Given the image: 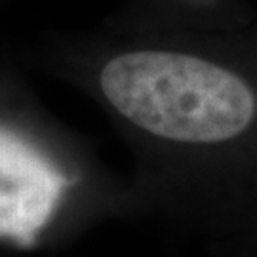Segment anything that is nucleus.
<instances>
[{"mask_svg":"<svg viewBox=\"0 0 257 257\" xmlns=\"http://www.w3.org/2000/svg\"><path fill=\"white\" fill-rule=\"evenodd\" d=\"M95 86L128 141L141 215L211 248L257 229V14L120 48Z\"/></svg>","mask_w":257,"mask_h":257,"instance_id":"obj_1","label":"nucleus"},{"mask_svg":"<svg viewBox=\"0 0 257 257\" xmlns=\"http://www.w3.org/2000/svg\"><path fill=\"white\" fill-rule=\"evenodd\" d=\"M124 215H141L130 177L107 172L84 147L0 118V246H57Z\"/></svg>","mask_w":257,"mask_h":257,"instance_id":"obj_2","label":"nucleus"},{"mask_svg":"<svg viewBox=\"0 0 257 257\" xmlns=\"http://www.w3.org/2000/svg\"><path fill=\"white\" fill-rule=\"evenodd\" d=\"M185 6L196 10H202V12H208V16L211 19V25L215 29H227V27H236V25H242V23H248V21H238L234 16H230L227 10L221 6V0H177Z\"/></svg>","mask_w":257,"mask_h":257,"instance_id":"obj_3","label":"nucleus"}]
</instances>
